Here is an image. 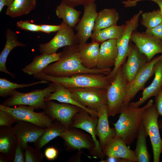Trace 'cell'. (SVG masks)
Here are the masks:
<instances>
[{
    "instance_id": "1",
    "label": "cell",
    "mask_w": 162,
    "mask_h": 162,
    "mask_svg": "<svg viewBox=\"0 0 162 162\" xmlns=\"http://www.w3.org/2000/svg\"><path fill=\"white\" fill-rule=\"evenodd\" d=\"M111 70V69H90L85 67L80 60L77 45L64 47L60 59L49 64L42 72L50 76L62 77L86 73L108 75Z\"/></svg>"
},
{
    "instance_id": "2",
    "label": "cell",
    "mask_w": 162,
    "mask_h": 162,
    "mask_svg": "<svg viewBox=\"0 0 162 162\" xmlns=\"http://www.w3.org/2000/svg\"><path fill=\"white\" fill-rule=\"evenodd\" d=\"M153 103L150 99L141 107L129 105L122 106L118 120L113 124L116 136L121 137L128 145L132 144L137 138L145 111Z\"/></svg>"
},
{
    "instance_id": "3",
    "label": "cell",
    "mask_w": 162,
    "mask_h": 162,
    "mask_svg": "<svg viewBox=\"0 0 162 162\" xmlns=\"http://www.w3.org/2000/svg\"><path fill=\"white\" fill-rule=\"evenodd\" d=\"M35 78L60 84L66 88H98L107 89L113 79L109 74L81 73L68 77H55L42 72L33 75Z\"/></svg>"
},
{
    "instance_id": "4",
    "label": "cell",
    "mask_w": 162,
    "mask_h": 162,
    "mask_svg": "<svg viewBox=\"0 0 162 162\" xmlns=\"http://www.w3.org/2000/svg\"><path fill=\"white\" fill-rule=\"evenodd\" d=\"M56 84L51 82L43 89H37L27 93H22L14 90L9 97L1 104L8 107L19 105L32 106L36 110L43 109L45 106V98L55 91Z\"/></svg>"
},
{
    "instance_id": "5",
    "label": "cell",
    "mask_w": 162,
    "mask_h": 162,
    "mask_svg": "<svg viewBox=\"0 0 162 162\" xmlns=\"http://www.w3.org/2000/svg\"><path fill=\"white\" fill-rule=\"evenodd\" d=\"M159 115L154 104L145 111L142 120L145 133L152 145L154 162H159L162 152V140L158 124Z\"/></svg>"
},
{
    "instance_id": "6",
    "label": "cell",
    "mask_w": 162,
    "mask_h": 162,
    "mask_svg": "<svg viewBox=\"0 0 162 162\" xmlns=\"http://www.w3.org/2000/svg\"><path fill=\"white\" fill-rule=\"evenodd\" d=\"M128 84L122 74L121 66L114 79L106 89L107 111L109 117L114 116L120 113L126 96Z\"/></svg>"
},
{
    "instance_id": "7",
    "label": "cell",
    "mask_w": 162,
    "mask_h": 162,
    "mask_svg": "<svg viewBox=\"0 0 162 162\" xmlns=\"http://www.w3.org/2000/svg\"><path fill=\"white\" fill-rule=\"evenodd\" d=\"M142 13V11L140 10L130 20L126 21L123 33L116 40L118 56L115 65L109 74L113 79L114 78L118 69L124 62L127 58L131 44L132 34L138 26L139 18Z\"/></svg>"
},
{
    "instance_id": "8",
    "label": "cell",
    "mask_w": 162,
    "mask_h": 162,
    "mask_svg": "<svg viewBox=\"0 0 162 162\" xmlns=\"http://www.w3.org/2000/svg\"><path fill=\"white\" fill-rule=\"evenodd\" d=\"M68 89L71 96L75 100L97 112L100 107L107 104L106 89L98 88H74Z\"/></svg>"
},
{
    "instance_id": "9",
    "label": "cell",
    "mask_w": 162,
    "mask_h": 162,
    "mask_svg": "<svg viewBox=\"0 0 162 162\" xmlns=\"http://www.w3.org/2000/svg\"><path fill=\"white\" fill-rule=\"evenodd\" d=\"M34 107L25 105H19L13 108L0 105V110L5 111L11 115L17 121H22L33 123L43 128H48L52 124L54 120L44 111L36 112Z\"/></svg>"
},
{
    "instance_id": "10",
    "label": "cell",
    "mask_w": 162,
    "mask_h": 162,
    "mask_svg": "<svg viewBox=\"0 0 162 162\" xmlns=\"http://www.w3.org/2000/svg\"><path fill=\"white\" fill-rule=\"evenodd\" d=\"M60 25L59 29L51 40L47 43L39 45V50L40 53H55L60 48L79 44L73 28L63 21Z\"/></svg>"
},
{
    "instance_id": "11",
    "label": "cell",
    "mask_w": 162,
    "mask_h": 162,
    "mask_svg": "<svg viewBox=\"0 0 162 162\" xmlns=\"http://www.w3.org/2000/svg\"><path fill=\"white\" fill-rule=\"evenodd\" d=\"M98 122V117L92 116L87 111L82 109L74 116L71 128L82 129L91 135L95 147L90 153L92 155L102 160L105 155L100 148L99 141L96 137V129Z\"/></svg>"
},
{
    "instance_id": "12",
    "label": "cell",
    "mask_w": 162,
    "mask_h": 162,
    "mask_svg": "<svg viewBox=\"0 0 162 162\" xmlns=\"http://www.w3.org/2000/svg\"><path fill=\"white\" fill-rule=\"evenodd\" d=\"M162 58V54L147 62L140 70L133 80L128 83L122 106L128 105L138 92L144 88L146 82L154 75V68L155 63Z\"/></svg>"
},
{
    "instance_id": "13",
    "label": "cell",
    "mask_w": 162,
    "mask_h": 162,
    "mask_svg": "<svg viewBox=\"0 0 162 162\" xmlns=\"http://www.w3.org/2000/svg\"><path fill=\"white\" fill-rule=\"evenodd\" d=\"M82 109L69 104L55 102L52 100L46 101L43 111L54 120L63 124L67 129L71 128L74 116Z\"/></svg>"
},
{
    "instance_id": "14",
    "label": "cell",
    "mask_w": 162,
    "mask_h": 162,
    "mask_svg": "<svg viewBox=\"0 0 162 162\" xmlns=\"http://www.w3.org/2000/svg\"><path fill=\"white\" fill-rule=\"evenodd\" d=\"M131 41L150 62L156 54L162 53V41L144 32L134 31Z\"/></svg>"
},
{
    "instance_id": "15",
    "label": "cell",
    "mask_w": 162,
    "mask_h": 162,
    "mask_svg": "<svg viewBox=\"0 0 162 162\" xmlns=\"http://www.w3.org/2000/svg\"><path fill=\"white\" fill-rule=\"evenodd\" d=\"M82 16L74 28L80 43H86L91 37L98 13L95 2H91L84 6Z\"/></svg>"
},
{
    "instance_id": "16",
    "label": "cell",
    "mask_w": 162,
    "mask_h": 162,
    "mask_svg": "<svg viewBox=\"0 0 162 162\" xmlns=\"http://www.w3.org/2000/svg\"><path fill=\"white\" fill-rule=\"evenodd\" d=\"M77 129H67L60 136L64 141L66 148L71 151L86 149L90 153L95 147L92 137Z\"/></svg>"
},
{
    "instance_id": "17",
    "label": "cell",
    "mask_w": 162,
    "mask_h": 162,
    "mask_svg": "<svg viewBox=\"0 0 162 162\" xmlns=\"http://www.w3.org/2000/svg\"><path fill=\"white\" fill-rule=\"evenodd\" d=\"M148 62L146 57L135 45H130L126 61L121 66L123 77L128 83L131 82L141 68Z\"/></svg>"
},
{
    "instance_id": "18",
    "label": "cell",
    "mask_w": 162,
    "mask_h": 162,
    "mask_svg": "<svg viewBox=\"0 0 162 162\" xmlns=\"http://www.w3.org/2000/svg\"><path fill=\"white\" fill-rule=\"evenodd\" d=\"M45 128L31 123L17 121L13 129L25 149L28 142H35L42 136Z\"/></svg>"
},
{
    "instance_id": "19",
    "label": "cell",
    "mask_w": 162,
    "mask_h": 162,
    "mask_svg": "<svg viewBox=\"0 0 162 162\" xmlns=\"http://www.w3.org/2000/svg\"><path fill=\"white\" fill-rule=\"evenodd\" d=\"M17 141L12 126H0V162L12 161Z\"/></svg>"
},
{
    "instance_id": "20",
    "label": "cell",
    "mask_w": 162,
    "mask_h": 162,
    "mask_svg": "<svg viewBox=\"0 0 162 162\" xmlns=\"http://www.w3.org/2000/svg\"><path fill=\"white\" fill-rule=\"evenodd\" d=\"M105 154L108 157L112 156L128 159L132 162H136L134 151L131 150L120 136H116L110 140L102 149Z\"/></svg>"
},
{
    "instance_id": "21",
    "label": "cell",
    "mask_w": 162,
    "mask_h": 162,
    "mask_svg": "<svg viewBox=\"0 0 162 162\" xmlns=\"http://www.w3.org/2000/svg\"><path fill=\"white\" fill-rule=\"evenodd\" d=\"M97 112L98 122L96 134L99 138L100 146L102 150L107 142L116 136V134L114 128H111L109 125L107 105L100 107Z\"/></svg>"
},
{
    "instance_id": "22",
    "label": "cell",
    "mask_w": 162,
    "mask_h": 162,
    "mask_svg": "<svg viewBox=\"0 0 162 162\" xmlns=\"http://www.w3.org/2000/svg\"><path fill=\"white\" fill-rule=\"evenodd\" d=\"M154 70V79L149 86L143 89L142 97L136 102H130L129 105L140 107L150 98L155 96L162 89V58L155 63Z\"/></svg>"
},
{
    "instance_id": "23",
    "label": "cell",
    "mask_w": 162,
    "mask_h": 162,
    "mask_svg": "<svg viewBox=\"0 0 162 162\" xmlns=\"http://www.w3.org/2000/svg\"><path fill=\"white\" fill-rule=\"evenodd\" d=\"M117 56L116 39L103 42L100 44L97 68L101 70L111 69L115 65Z\"/></svg>"
},
{
    "instance_id": "24",
    "label": "cell",
    "mask_w": 162,
    "mask_h": 162,
    "mask_svg": "<svg viewBox=\"0 0 162 162\" xmlns=\"http://www.w3.org/2000/svg\"><path fill=\"white\" fill-rule=\"evenodd\" d=\"M100 44L95 42L78 45L79 57L82 65L90 69L97 68Z\"/></svg>"
},
{
    "instance_id": "25",
    "label": "cell",
    "mask_w": 162,
    "mask_h": 162,
    "mask_svg": "<svg viewBox=\"0 0 162 162\" xmlns=\"http://www.w3.org/2000/svg\"><path fill=\"white\" fill-rule=\"evenodd\" d=\"M5 36V44L0 54V71L5 73L14 79L16 74L9 72L6 68L7 58L10 52L14 48L17 47H24L26 45L18 40L16 32L10 28L7 29Z\"/></svg>"
},
{
    "instance_id": "26",
    "label": "cell",
    "mask_w": 162,
    "mask_h": 162,
    "mask_svg": "<svg viewBox=\"0 0 162 162\" xmlns=\"http://www.w3.org/2000/svg\"><path fill=\"white\" fill-rule=\"evenodd\" d=\"M61 55L62 52L52 54L42 53L36 55L32 62L26 65L22 70L29 75L38 74L51 63L59 60Z\"/></svg>"
},
{
    "instance_id": "27",
    "label": "cell",
    "mask_w": 162,
    "mask_h": 162,
    "mask_svg": "<svg viewBox=\"0 0 162 162\" xmlns=\"http://www.w3.org/2000/svg\"><path fill=\"white\" fill-rule=\"evenodd\" d=\"M55 84V91L46 97L45 101L55 100L61 103L76 106L87 111L92 116L98 117L97 112L83 106L75 100L71 96L68 88L60 84Z\"/></svg>"
},
{
    "instance_id": "28",
    "label": "cell",
    "mask_w": 162,
    "mask_h": 162,
    "mask_svg": "<svg viewBox=\"0 0 162 162\" xmlns=\"http://www.w3.org/2000/svg\"><path fill=\"white\" fill-rule=\"evenodd\" d=\"M119 15L114 8H106L98 13L93 32L98 31L117 24Z\"/></svg>"
},
{
    "instance_id": "29",
    "label": "cell",
    "mask_w": 162,
    "mask_h": 162,
    "mask_svg": "<svg viewBox=\"0 0 162 162\" xmlns=\"http://www.w3.org/2000/svg\"><path fill=\"white\" fill-rule=\"evenodd\" d=\"M67 129L59 122L54 120L52 125L45 128L41 137L35 142V148L40 150L41 148L50 141L60 136Z\"/></svg>"
},
{
    "instance_id": "30",
    "label": "cell",
    "mask_w": 162,
    "mask_h": 162,
    "mask_svg": "<svg viewBox=\"0 0 162 162\" xmlns=\"http://www.w3.org/2000/svg\"><path fill=\"white\" fill-rule=\"evenodd\" d=\"M81 12L74 7L61 2L56 9L57 16L62 19L64 22L70 27L74 28L79 21Z\"/></svg>"
},
{
    "instance_id": "31",
    "label": "cell",
    "mask_w": 162,
    "mask_h": 162,
    "mask_svg": "<svg viewBox=\"0 0 162 162\" xmlns=\"http://www.w3.org/2000/svg\"><path fill=\"white\" fill-rule=\"evenodd\" d=\"M36 0H14L8 6L5 14L16 18L28 14L36 7Z\"/></svg>"
},
{
    "instance_id": "32",
    "label": "cell",
    "mask_w": 162,
    "mask_h": 162,
    "mask_svg": "<svg viewBox=\"0 0 162 162\" xmlns=\"http://www.w3.org/2000/svg\"><path fill=\"white\" fill-rule=\"evenodd\" d=\"M125 28V24L120 26L114 25L100 30L93 32L91 36L92 40L100 44L110 39H117L122 35Z\"/></svg>"
},
{
    "instance_id": "33",
    "label": "cell",
    "mask_w": 162,
    "mask_h": 162,
    "mask_svg": "<svg viewBox=\"0 0 162 162\" xmlns=\"http://www.w3.org/2000/svg\"><path fill=\"white\" fill-rule=\"evenodd\" d=\"M146 134L142 123L137 136L136 147L134 151L137 162H149L151 159L147 145Z\"/></svg>"
},
{
    "instance_id": "34",
    "label": "cell",
    "mask_w": 162,
    "mask_h": 162,
    "mask_svg": "<svg viewBox=\"0 0 162 162\" xmlns=\"http://www.w3.org/2000/svg\"><path fill=\"white\" fill-rule=\"evenodd\" d=\"M49 81L41 80L28 84H17L10 81L6 78H0V96L5 98L9 96L10 93L17 88H22L41 83H49Z\"/></svg>"
},
{
    "instance_id": "35",
    "label": "cell",
    "mask_w": 162,
    "mask_h": 162,
    "mask_svg": "<svg viewBox=\"0 0 162 162\" xmlns=\"http://www.w3.org/2000/svg\"><path fill=\"white\" fill-rule=\"evenodd\" d=\"M141 15L140 24L146 29L154 28L162 22V14L159 9L142 12Z\"/></svg>"
},
{
    "instance_id": "36",
    "label": "cell",
    "mask_w": 162,
    "mask_h": 162,
    "mask_svg": "<svg viewBox=\"0 0 162 162\" xmlns=\"http://www.w3.org/2000/svg\"><path fill=\"white\" fill-rule=\"evenodd\" d=\"M25 162H41L43 157L40 150L28 145L24 149Z\"/></svg>"
},
{
    "instance_id": "37",
    "label": "cell",
    "mask_w": 162,
    "mask_h": 162,
    "mask_svg": "<svg viewBox=\"0 0 162 162\" xmlns=\"http://www.w3.org/2000/svg\"><path fill=\"white\" fill-rule=\"evenodd\" d=\"M16 120L7 112L0 110V126H11L16 122Z\"/></svg>"
},
{
    "instance_id": "38",
    "label": "cell",
    "mask_w": 162,
    "mask_h": 162,
    "mask_svg": "<svg viewBox=\"0 0 162 162\" xmlns=\"http://www.w3.org/2000/svg\"><path fill=\"white\" fill-rule=\"evenodd\" d=\"M16 25L18 28L24 30L31 32L40 31V25L32 23L28 20L18 21Z\"/></svg>"
},
{
    "instance_id": "39",
    "label": "cell",
    "mask_w": 162,
    "mask_h": 162,
    "mask_svg": "<svg viewBox=\"0 0 162 162\" xmlns=\"http://www.w3.org/2000/svg\"><path fill=\"white\" fill-rule=\"evenodd\" d=\"M12 161L25 162L24 149L22 148L20 142L18 139Z\"/></svg>"
},
{
    "instance_id": "40",
    "label": "cell",
    "mask_w": 162,
    "mask_h": 162,
    "mask_svg": "<svg viewBox=\"0 0 162 162\" xmlns=\"http://www.w3.org/2000/svg\"><path fill=\"white\" fill-rule=\"evenodd\" d=\"M155 105L159 115L162 116V89L155 96ZM160 130L162 131V120L158 121Z\"/></svg>"
},
{
    "instance_id": "41",
    "label": "cell",
    "mask_w": 162,
    "mask_h": 162,
    "mask_svg": "<svg viewBox=\"0 0 162 162\" xmlns=\"http://www.w3.org/2000/svg\"><path fill=\"white\" fill-rule=\"evenodd\" d=\"M144 32L162 41V22L154 28L146 29Z\"/></svg>"
},
{
    "instance_id": "42",
    "label": "cell",
    "mask_w": 162,
    "mask_h": 162,
    "mask_svg": "<svg viewBox=\"0 0 162 162\" xmlns=\"http://www.w3.org/2000/svg\"><path fill=\"white\" fill-rule=\"evenodd\" d=\"M97 0H61V2L73 7L82 5L84 6Z\"/></svg>"
},
{
    "instance_id": "43",
    "label": "cell",
    "mask_w": 162,
    "mask_h": 162,
    "mask_svg": "<svg viewBox=\"0 0 162 162\" xmlns=\"http://www.w3.org/2000/svg\"><path fill=\"white\" fill-rule=\"evenodd\" d=\"M149 0L153 1L157 4L159 6L160 10L162 14V0H126L122 2L125 7H134L136 5L137 3L140 1Z\"/></svg>"
},
{
    "instance_id": "44",
    "label": "cell",
    "mask_w": 162,
    "mask_h": 162,
    "mask_svg": "<svg viewBox=\"0 0 162 162\" xmlns=\"http://www.w3.org/2000/svg\"><path fill=\"white\" fill-rule=\"evenodd\" d=\"M58 154L57 149L53 147L46 148L44 152L45 157L49 160H52L56 159L57 158Z\"/></svg>"
},
{
    "instance_id": "45",
    "label": "cell",
    "mask_w": 162,
    "mask_h": 162,
    "mask_svg": "<svg viewBox=\"0 0 162 162\" xmlns=\"http://www.w3.org/2000/svg\"><path fill=\"white\" fill-rule=\"evenodd\" d=\"M40 32L50 33L52 32H57L59 29L61 25L42 24L40 25Z\"/></svg>"
},
{
    "instance_id": "46",
    "label": "cell",
    "mask_w": 162,
    "mask_h": 162,
    "mask_svg": "<svg viewBox=\"0 0 162 162\" xmlns=\"http://www.w3.org/2000/svg\"><path fill=\"white\" fill-rule=\"evenodd\" d=\"M101 162H132L130 160L124 158L110 156L106 160H101Z\"/></svg>"
},
{
    "instance_id": "47",
    "label": "cell",
    "mask_w": 162,
    "mask_h": 162,
    "mask_svg": "<svg viewBox=\"0 0 162 162\" xmlns=\"http://www.w3.org/2000/svg\"><path fill=\"white\" fill-rule=\"evenodd\" d=\"M6 6V0H0V12L5 6Z\"/></svg>"
},
{
    "instance_id": "48",
    "label": "cell",
    "mask_w": 162,
    "mask_h": 162,
    "mask_svg": "<svg viewBox=\"0 0 162 162\" xmlns=\"http://www.w3.org/2000/svg\"><path fill=\"white\" fill-rule=\"evenodd\" d=\"M14 1V0H6V6H9Z\"/></svg>"
},
{
    "instance_id": "49",
    "label": "cell",
    "mask_w": 162,
    "mask_h": 162,
    "mask_svg": "<svg viewBox=\"0 0 162 162\" xmlns=\"http://www.w3.org/2000/svg\"></svg>"
}]
</instances>
